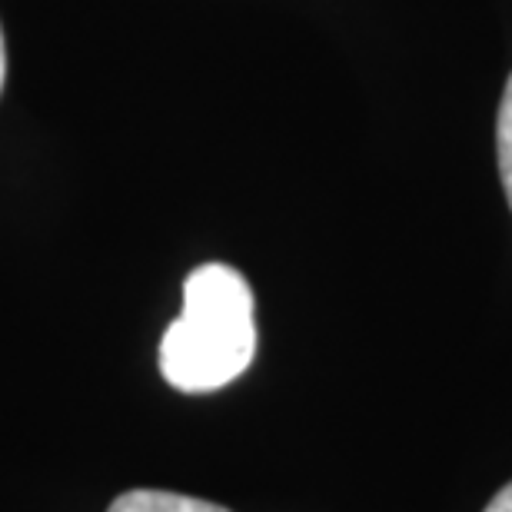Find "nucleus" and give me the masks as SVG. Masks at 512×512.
Returning <instances> with one entry per match:
<instances>
[{"instance_id":"obj_5","label":"nucleus","mask_w":512,"mask_h":512,"mask_svg":"<svg viewBox=\"0 0 512 512\" xmlns=\"http://www.w3.org/2000/svg\"><path fill=\"white\" fill-rule=\"evenodd\" d=\"M4 77H7V50H4V30H0V90H4Z\"/></svg>"},{"instance_id":"obj_4","label":"nucleus","mask_w":512,"mask_h":512,"mask_svg":"<svg viewBox=\"0 0 512 512\" xmlns=\"http://www.w3.org/2000/svg\"><path fill=\"white\" fill-rule=\"evenodd\" d=\"M483 512H512V483H506L499 493L489 499V506Z\"/></svg>"},{"instance_id":"obj_3","label":"nucleus","mask_w":512,"mask_h":512,"mask_svg":"<svg viewBox=\"0 0 512 512\" xmlns=\"http://www.w3.org/2000/svg\"><path fill=\"white\" fill-rule=\"evenodd\" d=\"M496 157H499V177H503L506 200L512 207V77L506 80L503 104L496 117Z\"/></svg>"},{"instance_id":"obj_1","label":"nucleus","mask_w":512,"mask_h":512,"mask_svg":"<svg viewBox=\"0 0 512 512\" xmlns=\"http://www.w3.org/2000/svg\"><path fill=\"white\" fill-rule=\"evenodd\" d=\"M256 353L253 290L240 270L203 263L183 283V310L160 343V373L180 393H213L247 373Z\"/></svg>"},{"instance_id":"obj_2","label":"nucleus","mask_w":512,"mask_h":512,"mask_svg":"<svg viewBox=\"0 0 512 512\" xmlns=\"http://www.w3.org/2000/svg\"><path fill=\"white\" fill-rule=\"evenodd\" d=\"M107 512H230V509L207 503V499L167 493V489H130V493L117 496Z\"/></svg>"}]
</instances>
